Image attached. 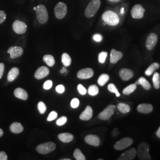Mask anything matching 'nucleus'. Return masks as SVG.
Masks as SVG:
<instances>
[{"label": "nucleus", "instance_id": "a18cd8bd", "mask_svg": "<svg viewBox=\"0 0 160 160\" xmlns=\"http://www.w3.org/2000/svg\"><path fill=\"white\" fill-rule=\"evenodd\" d=\"M65 87L63 85H59V86H57L56 87V91L60 94L63 93V92H65Z\"/></svg>", "mask_w": 160, "mask_h": 160}, {"label": "nucleus", "instance_id": "a19ab883", "mask_svg": "<svg viewBox=\"0 0 160 160\" xmlns=\"http://www.w3.org/2000/svg\"><path fill=\"white\" fill-rule=\"evenodd\" d=\"M77 89H78V91L80 92V94L81 95H85L86 93H87V90H86V88L81 85V84H78L77 86Z\"/></svg>", "mask_w": 160, "mask_h": 160}, {"label": "nucleus", "instance_id": "ea45409f", "mask_svg": "<svg viewBox=\"0 0 160 160\" xmlns=\"http://www.w3.org/2000/svg\"><path fill=\"white\" fill-rule=\"evenodd\" d=\"M80 105V100L77 98H74L71 100V106L74 108V109H76Z\"/></svg>", "mask_w": 160, "mask_h": 160}, {"label": "nucleus", "instance_id": "58836bf2", "mask_svg": "<svg viewBox=\"0 0 160 160\" xmlns=\"http://www.w3.org/2000/svg\"><path fill=\"white\" fill-rule=\"evenodd\" d=\"M57 113L56 112H55V111H52L49 114V116H48V117L47 118V120L50 122V121L55 120V119H56L57 118Z\"/></svg>", "mask_w": 160, "mask_h": 160}, {"label": "nucleus", "instance_id": "c85d7f7f", "mask_svg": "<svg viewBox=\"0 0 160 160\" xmlns=\"http://www.w3.org/2000/svg\"><path fill=\"white\" fill-rule=\"evenodd\" d=\"M118 109L120 111V112L123 113V114H126V113H129L131 110V108L128 104L123 103L118 104Z\"/></svg>", "mask_w": 160, "mask_h": 160}, {"label": "nucleus", "instance_id": "7c9ffc66", "mask_svg": "<svg viewBox=\"0 0 160 160\" xmlns=\"http://www.w3.org/2000/svg\"><path fill=\"white\" fill-rule=\"evenodd\" d=\"M137 88V85L135 84H132L129 86H127L123 90V94L124 95H129L132 92H135V90Z\"/></svg>", "mask_w": 160, "mask_h": 160}, {"label": "nucleus", "instance_id": "864d4df0", "mask_svg": "<svg viewBox=\"0 0 160 160\" xmlns=\"http://www.w3.org/2000/svg\"><path fill=\"white\" fill-rule=\"evenodd\" d=\"M108 1L112 2H119L121 0H108Z\"/></svg>", "mask_w": 160, "mask_h": 160}, {"label": "nucleus", "instance_id": "c9c22d12", "mask_svg": "<svg viewBox=\"0 0 160 160\" xmlns=\"http://www.w3.org/2000/svg\"><path fill=\"white\" fill-rule=\"evenodd\" d=\"M108 57V52H102L98 55V61L101 63H104L106 61V59Z\"/></svg>", "mask_w": 160, "mask_h": 160}, {"label": "nucleus", "instance_id": "f03ea898", "mask_svg": "<svg viewBox=\"0 0 160 160\" xmlns=\"http://www.w3.org/2000/svg\"><path fill=\"white\" fill-rule=\"evenodd\" d=\"M36 14L38 21L41 24H46L49 19V14L46 7L43 4H39L36 7Z\"/></svg>", "mask_w": 160, "mask_h": 160}, {"label": "nucleus", "instance_id": "39448f33", "mask_svg": "<svg viewBox=\"0 0 160 160\" xmlns=\"http://www.w3.org/2000/svg\"><path fill=\"white\" fill-rule=\"evenodd\" d=\"M55 148H56L55 143L52 142H48L39 145L36 147V151L40 154H47L53 151Z\"/></svg>", "mask_w": 160, "mask_h": 160}, {"label": "nucleus", "instance_id": "aec40b11", "mask_svg": "<svg viewBox=\"0 0 160 160\" xmlns=\"http://www.w3.org/2000/svg\"><path fill=\"white\" fill-rule=\"evenodd\" d=\"M123 55L121 52L118 51L114 49H112L110 52V61L112 63H116L120 60Z\"/></svg>", "mask_w": 160, "mask_h": 160}, {"label": "nucleus", "instance_id": "bb28decb", "mask_svg": "<svg viewBox=\"0 0 160 160\" xmlns=\"http://www.w3.org/2000/svg\"><path fill=\"white\" fill-rule=\"evenodd\" d=\"M43 61L50 67H53L55 63V58L51 55H45L43 57Z\"/></svg>", "mask_w": 160, "mask_h": 160}, {"label": "nucleus", "instance_id": "72a5a7b5", "mask_svg": "<svg viewBox=\"0 0 160 160\" xmlns=\"http://www.w3.org/2000/svg\"><path fill=\"white\" fill-rule=\"evenodd\" d=\"M74 157L75 160H86V157L82 153L80 149H75L74 152Z\"/></svg>", "mask_w": 160, "mask_h": 160}, {"label": "nucleus", "instance_id": "473e14b6", "mask_svg": "<svg viewBox=\"0 0 160 160\" xmlns=\"http://www.w3.org/2000/svg\"><path fill=\"white\" fill-rule=\"evenodd\" d=\"M99 89L96 85H92L88 89V93L92 96H95L98 94Z\"/></svg>", "mask_w": 160, "mask_h": 160}, {"label": "nucleus", "instance_id": "f3484780", "mask_svg": "<svg viewBox=\"0 0 160 160\" xmlns=\"http://www.w3.org/2000/svg\"><path fill=\"white\" fill-rule=\"evenodd\" d=\"M119 74L122 80L123 81H128L131 80L133 77L134 73L129 69L123 68L121 69L119 71Z\"/></svg>", "mask_w": 160, "mask_h": 160}, {"label": "nucleus", "instance_id": "5701e85b", "mask_svg": "<svg viewBox=\"0 0 160 160\" xmlns=\"http://www.w3.org/2000/svg\"><path fill=\"white\" fill-rule=\"evenodd\" d=\"M19 74V69L17 67L12 68L8 72L7 75V80L9 82H12L16 79Z\"/></svg>", "mask_w": 160, "mask_h": 160}, {"label": "nucleus", "instance_id": "1a4fd4ad", "mask_svg": "<svg viewBox=\"0 0 160 160\" xmlns=\"http://www.w3.org/2000/svg\"><path fill=\"white\" fill-rule=\"evenodd\" d=\"M145 8L141 4H135L131 11L132 17L135 19H141L144 16Z\"/></svg>", "mask_w": 160, "mask_h": 160}, {"label": "nucleus", "instance_id": "c756f323", "mask_svg": "<svg viewBox=\"0 0 160 160\" xmlns=\"http://www.w3.org/2000/svg\"><path fill=\"white\" fill-rule=\"evenodd\" d=\"M109 78H110V77H109V75L103 74L98 77L97 82L99 86H104L108 82Z\"/></svg>", "mask_w": 160, "mask_h": 160}, {"label": "nucleus", "instance_id": "603ef678", "mask_svg": "<svg viewBox=\"0 0 160 160\" xmlns=\"http://www.w3.org/2000/svg\"><path fill=\"white\" fill-rule=\"evenodd\" d=\"M3 134H4V131H3V130H2V129H1V128H0V137H1L3 135Z\"/></svg>", "mask_w": 160, "mask_h": 160}, {"label": "nucleus", "instance_id": "f257e3e1", "mask_svg": "<svg viewBox=\"0 0 160 160\" xmlns=\"http://www.w3.org/2000/svg\"><path fill=\"white\" fill-rule=\"evenodd\" d=\"M102 20L104 23L111 26H117L120 22L119 16L115 12L111 10L106 11L103 13Z\"/></svg>", "mask_w": 160, "mask_h": 160}, {"label": "nucleus", "instance_id": "c03bdc74", "mask_svg": "<svg viewBox=\"0 0 160 160\" xmlns=\"http://www.w3.org/2000/svg\"><path fill=\"white\" fill-rule=\"evenodd\" d=\"M92 38L94 41L97 42H100L103 40V36L100 34H95L93 35Z\"/></svg>", "mask_w": 160, "mask_h": 160}, {"label": "nucleus", "instance_id": "09e8293b", "mask_svg": "<svg viewBox=\"0 0 160 160\" xmlns=\"http://www.w3.org/2000/svg\"><path fill=\"white\" fill-rule=\"evenodd\" d=\"M112 137H115L116 136H117L118 135V129H116V128L114 129V130L112 131Z\"/></svg>", "mask_w": 160, "mask_h": 160}, {"label": "nucleus", "instance_id": "dca6fc26", "mask_svg": "<svg viewBox=\"0 0 160 160\" xmlns=\"http://www.w3.org/2000/svg\"><path fill=\"white\" fill-rule=\"evenodd\" d=\"M153 106L151 104L142 103L138 106L137 111L139 113L143 114H148L152 112Z\"/></svg>", "mask_w": 160, "mask_h": 160}, {"label": "nucleus", "instance_id": "5fc2aeb1", "mask_svg": "<svg viewBox=\"0 0 160 160\" xmlns=\"http://www.w3.org/2000/svg\"><path fill=\"white\" fill-rule=\"evenodd\" d=\"M62 160H71V159H69V158H64V159H62Z\"/></svg>", "mask_w": 160, "mask_h": 160}, {"label": "nucleus", "instance_id": "7ed1b4c3", "mask_svg": "<svg viewBox=\"0 0 160 160\" xmlns=\"http://www.w3.org/2000/svg\"><path fill=\"white\" fill-rule=\"evenodd\" d=\"M101 5L100 0H92L87 6L84 14L87 18H92L98 12Z\"/></svg>", "mask_w": 160, "mask_h": 160}, {"label": "nucleus", "instance_id": "8fccbe9b", "mask_svg": "<svg viewBox=\"0 0 160 160\" xmlns=\"http://www.w3.org/2000/svg\"><path fill=\"white\" fill-rule=\"evenodd\" d=\"M156 135H157V137L158 138H160V126L159 127V128L158 129L157 132H156Z\"/></svg>", "mask_w": 160, "mask_h": 160}, {"label": "nucleus", "instance_id": "a211bd4d", "mask_svg": "<svg viewBox=\"0 0 160 160\" xmlns=\"http://www.w3.org/2000/svg\"><path fill=\"white\" fill-rule=\"evenodd\" d=\"M85 141L86 143L94 147H97L100 145V140L99 138L96 135H88L85 138Z\"/></svg>", "mask_w": 160, "mask_h": 160}, {"label": "nucleus", "instance_id": "e433bc0d", "mask_svg": "<svg viewBox=\"0 0 160 160\" xmlns=\"http://www.w3.org/2000/svg\"><path fill=\"white\" fill-rule=\"evenodd\" d=\"M38 108L40 114H44L46 112V106L43 102H39L38 104Z\"/></svg>", "mask_w": 160, "mask_h": 160}, {"label": "nucleus", "instance_id": "6ab92c4d", "mask_svg": "<svg viewBox=\"0 0 160 160\" xmlns=\"http://www.w3.org/2000/svg\"><path fill=\"white\" fill-rule=\"evenodd\" d=\"M93 110L91 106H87L85 110L80 115V119L82 120H90L92 117Z\"/></svg>", "mask_w": 160, "mask_h": 160}, {"label": "nucleus", "instance_id": "b1692460", "mask_svg": "<svg viewBox=\"0 0 160 160\" xmlns=\"http://www.w3.org/2000/svg\"><path fill=\"white\" fill-rule=\"evenodd\" d=\"M136 85H141L143 88L146 90H149L151 88V86L150 83L148 81V80H146L143 77H140L138 81H137L135 83Z\"/></svg>", "mask_w": 160, "mask_h": 160}, {"label": "nucleus", "instance_id": "20e7f679", "mask_svg": "<svg viewBox=\"0 0 160 160\" xmlns=\"http://www.w3.org/2000/svg\"><path fill=\"white\" fill-rule=\"evenodd\" d=\"M149 147L147 142H142L138 146L137 155L139 159L141 160H151V155L149 152Z\"/></svg>", "mask_w": 160, "mask_h": 160}, {"label": "nucleus", "instance_id": "3c124183", "mask_svg": "<svg viewBox=\"0 0 160 160\" xmlns=\"http://www.w3.org/2000/svg\"><path fill=\"white\" fill-rule=\"evenodd\" d=\"M67 71V69H66V68H62V69H61V72L62 73V74H63V72H66Z\"/></svg>", "mask_w": 160, "mask_h": 160}, {"label": "nucleus", "instance_id": "a878e982", "mask_svg": "<svg viewBox=\"0 0 160 160\" xmlns=\"http://www.w3.org/2000/svg\"><path fill=\"white\" fill-rule=\"evenodd\" d=\"M160 64L158 62H154L151 64V65L145 71V74L147 76H151L156 70L160 68Z\"/></svg>", "mask_w": 160, "mask_h": 160}, {"label": "nucleus", "instance_id": "f704fd0d", "mask_svg": "<svg viewBox=\"0 0 160 160\" xmlns=\"http://www.w3.org/2000/svg\"><path fill=\"white\" fill-rule=\"evenodd\" d=\"M108 89L110 92L114 93L116 94V97H120V94L114 84H112V83L109 84L108 86Z\"/></svg>", "mask_w": 160, "mask_h": 160}, {"label": "nucleus", "instance_id": "ddd939ff", "mask_svg": "<svg viewBox=\"0 0 160 160\" xmlns=\"http://www.w3.org/2000/svg\"><path fill=\"white\" fill-rule=\"evenodd\" d=\"M23 49L20 46H12L8 51L7 53L10 54V58L12 59H15L21 57L23 54Z\"/></svg>", "mask_w": 160, "mask_h": 160}, {"label": "nucleus", "instance_id": "4be33fe9", "mask_svg": "<svg viewBox=\"0 0 160 160\" xmlns=\"http://www.w3.org/2000/svg\"><path fill=\"white\" fill-rule=\"evenodd\" d=\"M59 139L64 143H69L74 139V136L70 133H61L58 135Z\"/></svg>", "mask_w": 160, "mask_h": 160}, {"label": "nucleus", "instance_id": "cd10ccee", "mask_svg": "<svg viewBox=\"0 0 160 160\" xmlns=\"http://www.w3.org/2000/svg\"><path fill=\"white\" fill-rule=\"evenodd\" d=\"M61 60H62V62L63 63V65L65 67H68L69 66H70V65L71 64V62H72L71 58L67 53H62V57H61Z\"/></svg>", "mask_w": 160, "mask_h": 160}, {"label": "nucleus", "instance_id": "de8ad7c7", "mask_svg": "<svg viewBox=\"0 0 160 160\" xmlns=\"http://www.w3.org/2000/svg\"><path fill=\"white\" fill-rule=\"evenodd\" d=\"M4 71V64L3 63H0V79L2 78Z\"/></svg>", "mask_w": 160, "mask_h": 160}, {"label": "nucleus", "instance_id": "4468645a", "mask_svg": "<svg viewBox=\"0 0 160 160\" xmlns=\"http://www.w3.org/2000/svg\"><path fill=\"white\" fill-rule=\"evenodd\" d=\"M94 75V71L90 68H86L80 70L77 73V77L80 79H88Z\"/></svg>", "mask_w": 160, "mask_h": 160}, {"label": "nucleus", "instance_id": "2f4dec72", "mask_svg": "<svg viewBox=\"0 0 160 160\" xmlns=\"http://www.w3.org/2000/svg\"><path fill=\"white\" fill-rule=\"evenodd\" d=\"M152 82L155 88L159 89L160 88V75L158 72H155L154 74L152 77Z\"/></svg>", "mask_w": 160, "mask_h": 160}, {"label": "nucleus", "instance_id": "9b49d317", "mask_svg": "<svg viewBox=\"0 0 160 160\" xmlns=\"http://www.w3.org/2000/svg\"><path fill=\"white\" fill-rule=\"evenodd\" d=\"M157 41H158V36L157 34L154 33L149 34L145 42L147 49L148 51L152 50L156 45Z\"/></svg>", "mask_w": 160, "mask_h": 160}, {"label": "nucleus", "instance_id": "f8f14e48", "mask_svg": "<svg viewBox=\"0 0 160 160\" xmlns=\"http://www.w3.org/2000/svg\"><path fill=\"white\" fill-rule=\"evenodd\" d=\"M137 152L135 148H132L125 152H124L122 154L120 155L118 160H133L137 156Z\"/></svg>", "mask_w": 160, "mask_h": 160}, {"label": "nucleus", "instance_id": "79ce46f5", "mask_svg": "<svg viewBox=\"0 0 160 160\" xmlns=\"http://www.w3.org/2000/svg\"><path fill=\"white\" fill-rule=\"evenodd\" d=\"M52 86H53V82H52L51 80H48L43 84V88L45 90H48L51 89Z\"/></svg>", "mask_w": 160, "mask_h": 160}, {"label": "nucleus", "instance_id": "4c0bfd02", "mask_svg": "<svg viewBox=\"0 0 160 160\" xmlns=\"http://www.w3.org/2000/svg\"><path fill=\"white\" fill-rule=\"evenodd\" d=\"M67 122V118L66 116H62L57 120L56 123L58 126H62L66 123Z\"/></svg>", "mask_w": 160, "mask_h": 160}, {"label": "nucleus", "instance_id": "2eb2a0df", "mask_svg": "<svg viewBox=\"0 0 160 160\" xmlns=\"http://www.w3.org/2000/svg\"><path fill=\"white\" fill-rule=\"evenodd\" d=\"M49 74V69L46 67H41L37 69V71L35 72L34 77L40 80L45 77H47Z\"/></svg>", "mask_w": 160, "mask_h": 160}, {"label": "nucleus", "instance_id": "6e6552de", "mask_svg": "<svg viewBox=\"0 0 160 160\" xmlns=\"http://www.w3.org/2000/svg\"><path fill=\"white\" fill-rule=\"evenodd\" d=\"M116 107L114 105H109L106 109L100 113L98 115V118L103 120H107L109 119L114 114Z\"/></svg>", "mask_w": 160, "mask_h": 160}, {"label": "nucleus", "instance_id": "37998d69", "mask_svg": "<svg viewBox=\"0 0 160 160\" xmlns=\"http://www.w3.org/2000/svg\"><path fill=\"white\" fill-rule=\"evenodd\" d=\"M7 18V14L6 12L2 10H0V24L4 22Z\"/></svg>", "mask_w": 160, "mask_h": 160}, {"label": "nucleus", "instance_id": "423d86ee", "mask_svg": "<svg viewBox=\"0 0 160 160\" xmlns=\"http://www.w3.org/2000/svg\"><path fill=\"white\" fill-rule=\"evenodd\" d=\"M68 12V8L66 4L62 2H58L54 8L55 15L58 19H63L66 16Z\"/></svg>", "mask_w": 160, "mask_h": 160}, {"label": "nucleus", "instance_id": "49530a36", "mask_svg": "<svg viewBox=\"0 0 160 160\" xmlns=\"http://www.w3.org/2000/svg\"><path fill=\"white\" fill-rule=\"evenodd\" d=\"M8 157L6 152L4 151L0 152V160H7Z\"/></svg>", "mask_w": 160, "mask_h": 160}, {"label": "nucleus", "instance_id": "393cba45", "mask_svg": "<svg viewBox=\"0 0 160 160\" xmlns=\"http://www.w3.org/2000/svg\"><path fill=\"white\" fill-rule=\"evenodd\" d=\"M10 129L14 133H20L23 131V126L18 122L12 123L10 127Z\"/></svg>", "mask_w": 160, "mask_h": 160}, {"label": "nucleus", "instance_id": "9d476101", "mask_svg": "<svg viewBox=\"0 0 160 160\" xmlns=\"http://www.w3.org/2000/svg\"><path fill=\"white\" fill-rule=\"evenodd\" d=\"M12 29L14 32L17 34H24L27 31L28 26L24 22L17 20L12 23Z\"/></svg>", "mask_w": 160, "mask_h": 160}, {"label": "nucleus", "instance_id": "412c9836", "mask_svg": "<svg viewBox=\"0 0 160 160\" xmlns=\"http://www.w3.org/2000/svg\"><path fill=\"white\" fill-rule=\"evenodd\" d=\"M14 96L23 100H26L28 98V94L27 92L22 88H17L14 92Z\"/></svg>", "mask_w": 160, "mask_h": 160}, {"label": "nucleus", "instance_id": "0eeeda50", "mask_svg": "<svg viewBox=\"0 0 160 160\" xmlns=\"http://www.w3.org/2000/svg\"><path fill=\"white\" fill-rule=\"evenodd\" d=\"M133 139L131 138H123L114 144V148L116 150H123L129 147L133 143Z\"/></svg>", "mask_w": 160, "mask_h": 160}]
</instances>
